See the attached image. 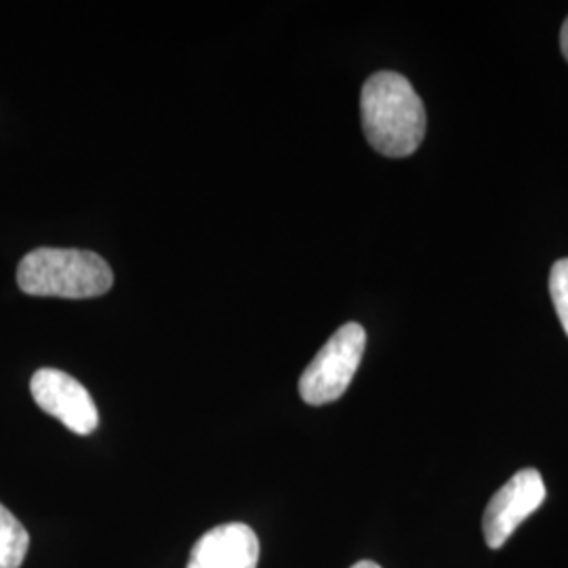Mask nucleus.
I'll list each match as a JSON object with an SVG mask.
<instances>
[{
    "instance_id": "obj_1",
    "label": "nucleus",
    "mask_w": 568,
    "mask_h": 568,
    "mask_svg": "<svg viewBox=\"0 0 568 568\" xmlns=\"http://www.w3.org/2000/svg\"><path fill=\"white\" fill-rule=\"evenodd\" d=\"M361 114L366 140L384 156L405 159L424 142L426 108L403 74H373L363 87Z\"/></svg>"
},
{
    "instance_id": "obj_2",
    "label": "nucleus",
    "mask_w": 568,
    "mask_h": 568,
    "mask_svg": "<svg viewBox=\"0 0 568 568\" xmlns=\"http://www.w3.org/2000/svg\"><path fill=\"white\" fill-rule=\"evenodd\" d=\"M18 284L32 297L89 300L108 293L114 274L98 253L42 246L21 260Z\"/></svg>"
},
{
    "instance_id": "obj_3",
    "label": "nucleus",
    "mask_w": 568,
    "mask_h": 568,
    "mask_svg": "<svg viewBox=\"0 0 568 568\" xmlns=\"http://www.w3.org/2000/svg\"><path fill=\"white\" fill-rule=\"evenodd\" d=\"M366 333L358 323L342 326L307 365L300 379V394L312 406L328 405L342 398L352 384L363 354Z\"/></svg>"
},
{
    "instance_id": "obj_4",
    "label": "nucleus",
    "mask_w": 568,
    "mask_h": 568,
    "mask_svg": "<svg viewBox=\"0 0 568 568\" xmlns=\"http://www.w3.org/2000/svg\"><path fill=\"white\" fill-rule=\"evenodd\" d=\"M546 501V485L537 469L527 467L514 474L504 487L499 488L488 501L483 516L485 541L490 549L506 546L509 537L516 532L532 511Z\"/></svg>"
},
{
    "instance_id": "obj_5",
    "label": "nucleus",
    "mask_w": 568,
    "mask_h": 568,
    "mask_svg": "<svg viewBox=\"0 0 568 568\" xmlns=\"http://www.w3.org/2000/svg\"><path fill=\"white\" fill-rule=\"evenodd\" d=\"M34 403L79 436H89L100 426V413L81 382L60 368H41L30 382Z\"/></svg>"
},
{
    "instance_id": "obj_6",
    "label": "nucleus",
    "mask_w": 568,
    "mask_h": 568,
    "mask_svg": "<svg viewBox=\"0 0 568 568\" xmlns=\"http://www.w3.org/2000/svg\"><path fill=\"white\" fill-rule=\"evenodd\" d=\"M260 539L243 523L206 530L194 544L187 568H257Z\"/></svg>"
},
{
    "instance_id": "obj_7",
    "label": "nucleus",
    "mask_w": 568,
    "mask_h": 568,
    "mask_svg": "<svg viewBox=\"0 0 568 568\" xmlns=\"http://www.w3.org/2000/svg\"><path fill=\"white\" fill-rule=\"evenodd\" d=\"M28 530L0 504V568H20L28 556Z\"/></svg>"
},
{
    "instance_id": "obj_8",
    "label": "nucleus",
    "mask_w": 568,
    "mask_h": 568,
    "mask_svg": "<svg viewBox=\"0 0 568 568\" xmlns=\"http://www.w3.org/2000/svg\"><path fill=\"white\" fill-rule=\"evenodd\" d=\"M549 293L556 305L558 318L568 335V260L556 262L549 272Z\"/></svg>"
},
{
    "instance_id": "obj_9",
    "label": "nucleus",
    "mask_w": 568,
    "mask_h": 568,
    "mask_svg": "<svg viewBox=\"0 0 568 568\" xmlns=\"http://www.w3.org/2000/svg\"><path fill=\"white\" fill-rule=\"evenodd\" d=\"M560 47H562V53H565L568 61V18L565 26H562V32H560Z\"/></svg>"
},
{
    "instance_id": "obj_10",
    "label": "nucleus",
    "mask_w": 568,
    "mask_h": 568,
    "mask_svg": "<svg viewBox=\"0 0 568 568\" xmlns=\"http://www.w3.org/2000/svg\"><path fill=\"white\" fill-rule=\"evenodd\" d=\"M352 568H382L379 565H375V562H368V560H363V562H356Z\"/></svg>"
}]
</instances>
